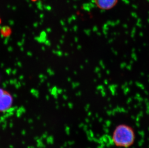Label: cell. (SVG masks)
Here are the masks:
<instances>
[{
    "label": "cell",
    "instance_id": "obj_1",
    "mask_svg": "<svg viewBox=\"0 0 149 148\" xmlns=\"http://www.w3.org/2000/svg\"><path fill=\"white\" fill-rule=\"evenodd\" d=\"M112 141L116 147L130 148L134 144L136 140L135 130L132 127L125 124H118L112 134Z\"/></svg>",
    "mask_w": 149,
    "mask_h": 148
},
{
    "label": "cell",
    "instance_id": "obj_2",
    "mask_svg": "<svg viewBox=\"0 0 149 148\" xmlns=\"http://www.w3.org/2000/svg\"><path fill=\"white\" fill-rule=\"evenodd\" d=\"M13 96L8 91L0 88V112H6L13 105Z\"/></svg>",
    "mask_w": 149,
    "mask_h": 148
},
{
    "label": "cell",
    "instance_id": "obj_3",
    "mask_svg": "<svg viewBox=\"0 0 149 148\" xmlns=\"http://www.w3.org/2000/svg\"><path fill=\"white\" fill-rule=\"evenodd\" d=\"M119 0H94L96 6L101 10H111L118 3Z\"/></svg>",
    "mask_w": 149,
    "mask_h": 148
},
{
    "label": "cell",
    "instance_id": "obj_4",
    "mask_svg": "<svg viewBox=\"0 0 149 148\" xmlns=\"http://www.w3.org/2000/svg\"><path fill=\"white\" fill-rule=\"evenodd\" d=\"M1 22V19H0V23Z\"/></svg>",
    "mask_w": 149,
    "mask_h": 148
}]
</instances>
